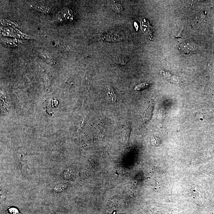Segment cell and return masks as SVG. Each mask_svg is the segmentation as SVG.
<instances>
[{
	"mask_svg": "<svg viewBox=\"0 0 214 214\" xmlns=\"http://www.w3.org/2000/svg\"><path fill=\"white\" fill-rule=\"evenodd\" d=\"M113 9L117 12H120L122 10V7L119 4H114L113 6Z\"/></svg>",
	"mask_w": 214,
	"mask_h": 214,
	"instance_id": "obj_5",
	"label": "cell"
},
{
	"mask_svg": "<svg viewBox=\"0 0 214 214\" xmlns=\"http://www.w3.org/2000/svg\"><path fill=\"white\" fill-rule=\"evenodd\" d=\"M193 45L187 43L186 44L183 45L181 46L182 50L186 53H189L193 50L194 49Z\"/></svg>",
	"mask_w": 214,
	"mask_h": 214,
	"instance_id": "obj_2",
	"label": "cell"
},
{
	"mask_svg": "<svg viewBox=\"0 0 214 214\" xmlns=\"http://www.w3.org/2000/svg\"><path fill=\"white\" fill-rule=\"evenodd\" d=\"M149 86L148 84L142 83V84L138 85L135 88V89L136 90H140L141 89L145 88V87H147Z\"/></svg>",
	"mask_w": 214,
	"mask_h": 214,
	"instance_id": "obj_4",
	"label": "cell"
},
{
	"mask_svg": "<svg viewBox=\"0 0 214 214\" xmlns=\"http://www.w3.org/2000/svg\"><path fill=\"white\" fill-rule=\"evenodd\" d=\"M42 55L44 57L46 58V59L50 60V59H51V58L50 57V55H49V54H48L47 53H42Z\"/></svg>",
	"mask_w": 214,
	"mask_h": 214,
	"instance_id": "obj_6",
	"label": "cell"
},
{
	"mask_svg": "<svg viewBox=\"0 0 214 214\" xmlns=\"http://www.w3.org/2000/svg\"><path fill=\"white\" fill-rule=\"evenodd\" d=\"M154 104V102L153 101H151L144 112L143 117L142 118L143 123H146L149 121L151 118Z\"/></svg>",
	"mask_w": 214,
	"mask_h": 214,
	"instance_id": "obj_1",
	"label": "cell"
},
{
	"mask_svg": "<svg viewBox=\"0 0 214 214\" xmlns=\"http://www.w3.org/2000/svg\"><path fill=\"white\" fill-rule=\"evenodd\" d=\"M131 130V124L129 123L127 124V127L125 128V139L126 141H128L130 133Z\"/></svg>",
	"mask_w": 214,
	"mask_h": 214,
	"instance_id": "obj_3",
	"label": "cell"
}]
</instances>
